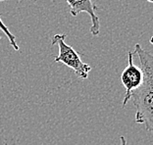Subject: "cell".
I'll return each mask as SVG.
<instances>
[{
    "label": "cell",
    "mask_w": 153,
    "mask_h": 145,
    "mask_svg": "<svg viewBox=\"0 0 153 145\" xmlns=\"http://www.w3.org/2000/svg\"><path fill=\"white\" fill-rule=\"evenodd\" d=\"M134 50L143 72L141 85L131 95L135 108L134 122L143 124L146 132L153 136V54L143 49L138 43L134 45ZM151 141L153 142V138Z\"/></svg>",
    "instance_id": "cell-1"
},
{
    "label": "cell",
    "mask_w": 153,
    "mask_h": 145,
    "mask_svg": "<svg viewBox=\"0 0 153 145\" xmlns=\"http://www.w3.org/2000/svg\"><path fill=\"white\" fill-rule=\"evenodd\" d=\"M66 33H58L51 38V45H57L59 54L55 57L54 62H61L65 66L72 69L79 78L85 79L88 78L91 67L88 64L83 63L79 53L72 46L66 43Z\"/></svg>",
    "instance_id": "cell-2"
},
{
    "label": "cell",
    "mask_w": 153,
    "mask_h": 145,
    "mask_svg": "<svg viewBox=\"0 0 153 145\" xmlns=\"http://www.w3.org/2000/svg\"><path fill=\"white\" fill-rule=\"evenodd\" d=\"M121 81L126 88L123 100V107H125L131 100V93L140 87L143 81V72L140 67L134 63V53L131 51L128 52V66L122 72Z\"/></svg>",
    "instance_id": "cell-3"
},
{
    "label": "cell",
    "mask_w": 153,
    "mask_h": 145,
    "mask_svg": "<svg viewBox=\"0 0 153 145\" xmlns=\"http://www.w3.org/2000/svg\"><path fill=\"white\" fill-rule=\"evenodd\" d=\"M70 8V13L73 17H76L79 13H88L91 20V27L89 32L91 36H97L100 33V20L96 15L97 6L92 0H66Z\"/></svg>",
    "instance_id": "cell-4"
},
{
    "label": "cell",
    "mask_w": 153,
    "mask_h": 145,
    "mask_svg": "<svg viewBox=\"0 0 153 145\" xmlns=\"http://www.w3.org/2000/svg\"><path fill=\"white\" fill-rule=\"evenodd\" d=\"M1 1H7V0H0V2H1ZM0 30H1L2 32L5 33V36H7V38H8V40H9L10 45H11L14 48V50H15V51H19L20 48H19V45L16 42V37H15L14 34L11 33V32H10V30H8V27L5 26V24L2 22L1 14H0Z\"/></svg>",
    "instance_id": "cell-5"
},
{
    "label": "cell",
    "mask_w": 153,
    "mask_h": 145,
    "mask_svg": "<svg viewBox=\"0 0 153 145\" xmlns=\"http://www.w3.org/2000/svg\"><path fill=\"white\" fill-rule=\"evenodd\" d=\"M120 145H128V142L126 138H125V136H120Z\"/></svg>",
    "instance_id": "cell-6"
},
{
    "label": "cell",
    "mask_w": 153,
    "mask_h": 145,
    "mask_svg": "<svg viewBox=\"0 0 153 145\" xmlns=\"http://www.w3.org/2000/svg\"><path fill=\"white\" fill-rule=\"evenodd\" d=\"M149 42H150L152 45H153V36H151L150 38H149Z\"/></svg>",
    "instance_id": "cell-7"
},
{
    "label": "cell",
    "mask_w": 153,
    "mask_h": 145,
    "mask_svg": "<svg viewBox=\"0 0 153 145\" xmlns=\"http://www.w3.org/2000/svg\"><path fill=\"white\" fill-rule=\"evenodd\" d=\"M147 2H149V3H153V0H146Z\"/></svg>",
    "instance_id": "cell-8"
},
{
    "label": "cell",
    "mask_w": 153,
    "mask_h": 145,
    "mask_svg": "<svg viewBox=\"0 0 153 145\" xmlns=\"http://www.w3.org/2000/svg\"><path fill=\"white\" fill-rule=\"evenodd\" d=\"M0 40H1V36H0Z\"/></svg>",
    "instance_id": "cell-9"
}]
</instances>
